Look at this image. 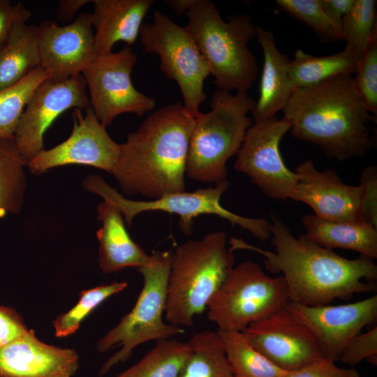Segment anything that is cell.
I'll list each match as a JSON object with an SVG mask.
<instances>
[{
	"mask_svg": "<svg viewBox=\"0 0 377 377\" xmlns=\"http://www.w3.org/2000/svg\"><path fill=\"white\" fill-rule=\"evenodd\" d=\"M271 243L274 251L232 237L229 251L249 250L265 258L267 270L281 273L289 300L306 306L329 304L336 299L348 300L355 294L376 290L377 265L374 259L360 256L355 259L341 256L320 246L305 235L295 237L274 213L271 215Z\"/></svg>",
	"mask_w": 377,
	"mask_h": 377,
	"instance_id": "1",
	"label": "cell"
},
{
	"mask_svg": "<svg viewBox=\"0 0 377 377\" xmlns=\"http://www.w3.org/2000/svg\"><path fill=\"white\" fill-rule=\"evenodd\" d=\"M194 118L177 102L147 117L120 144L112 175L128 195L149 200L185 191V174Z\"/></svg>",
	"mask_w": 377,
	"mask_h": 377,
	"instance_id": "2",
	"label": "cell"
},
{
	"mask_svg": "<svg viewBox=\"0 0 377 377\" xmlns=\"http://www.w3.org/2000/svg\"><path fill=\"white\" fill-rule=\"evenodd\" d=\"M297 139L318 146L330 158H363L375 144L373 117L358 95L351 75L295 89L282 110Z\"/></svg>",
	"mask_w": 377,
	"mask_h": 377,
	"instance_id": "3",
	"label": "cell"
},
{
	"mask_svg": "<svg viewBox=\"0 0 377 377\" xmlns=\"http://www.w3.org/2000/svg\"><path fill=\"white\" fill-rule=\"evenodd\" d=\"M185 27L190 34L219 89L246 92L259 71L249 43L256 37V27L247 14H236L225 21L215 4L195 0L186 13Z\"/></svg>",
	"mask_w": 377,
	"mask_h": 377,
	"instance_id": "4",
	"label": "cell"
},
{
	"mask_svg": "<svg viewBox=\"0 0 377 377\" xmlns=\"http://www.w3.org/2000/svg\"><path fill=\"white\" fill-rule=\"evenodd\" d=\"M223 231L188 240L172 253L165 313L168 323L191 327L234 267L235 255L226 247Z\"/></svg>",
	"mask_w": 377,
	"mask_h": 377,
	"instance_id": "5",
	"label": "cell"
},
{
	"mask_svg": "<svg viewBox=\"0 0 377 377\" xmlns=\"http://www.w3.org/2000/svg\"><path fill=\"white\" fill-rule=\"evenodd\" d=\"M255 101L246 92L217 89L211 110L194 118L186 175L202 183L218 184L227 177L226 163L236 155L253 121L247 114Z\"/></svg>",
	"mask_w": 377,
	"mask_h": 377,
	"instance_id": "6",
	"label": "cell"
},
{
	"mask_svg": "<svg viewBox=\"0 0 377 377\" xmlns=\"http://www.w3.org/2000/svg\"><path fill=\"white\" fill-rule=\"evenodd\" d=\"M151 256L149 265L137 269L142 276L143 285L134 306L97 342L99 353L121 346L119 351L102 364L99 376L105 375L118 363L128 360L134 348L140 344L184 333L183 329L163 320L172 253L154 251Z\"/></svg>",
	"mask_w": 377,
	"mask_h": 377,
	"instance_id": "7",
	"label": "cell"
},
{
	"mask_svg": "<svg viewBox=\"0 0 377 377\" xmlns=\"http://www.w3.org/2000/svg\"><path fill=\"white\" fill-rule=\"evenodd\" d=\"M83 187L87 191L98 195L103 200L116 207L121 213L124 221L130 226L134 218L145 212L161 211L179 216V226L185 235L192 232L193 219L202 214H214L237 225L249 231L254 237L264 241L270 238V226L267 220L249 218L236 214L225 209L220 199L229 188L225 179L212 187L193 192L180 191L146 200H131L108 185L99 175H90L84 178Z\"/></svg>",
	"mask_w": 377,
	"mask_h": 377,
	"instance_id": "8",
	"label": "cell"
},
{
	"mask_svg": "<svg viewBox=\"0 0 377 377\" xmlns=\"http://www.w3.org/2000/svg\"><path fill=\"white\" fill-rule=\"evenodd\" d=\"M289 302L283 276L271 277L258 264L249 260L230 270L208 302L207 316L217 325V331L242 332Z\"/></svg>",
	"mask_w": 377,
	"mask_h": 377,
	"instance_id": "9",
	"label": "cell"
},
{
	"mask_svg": "<svg viewBox=\"0 0 377 377\" xmlns=\"http://www.w3.org/2000/svg\"><path fill=\"white\" fill-rule=\"evenodd\" d=\"M139 36L144 52L157 54L161 71L178 84L185 112L196 117L200 113V105L207 98L204 82L209 72L186 27L156 10L152 22L142 24Z\"/></svg>",
	"mask_w": 377,
	"mask_h": 377,
	"instance_id": "10",
	"label": "cell"
},
{
	"mask_svg": "<svg viewBox=\"0 0 377 377\" xmlns=\"http://www.w3.org/2000/svg\"><path fill=\"white\" fill-rule=\"evenodd\" d=\"M137 55L130 46L94 59L82 72L89 104L104 126L124 113L142 116L156 107L155 100L138 91L131 78Z\"/></svg>",
	"mask_w": 377,
	"mask_h": 377,
	"instance_id": "11",
	"label": "cell"
},
{
	"mask_svg": "<svg viewBox=\"0 0 377 377\" xmlns=\"http://www.w3.org/2000/svg\"><path fill=\"white\" fill-rule=\"evenodd\" d=\"M290 123L276 116L253 123L237 153L234 168L246 174L267 196L286 200L292 197L299 175L285 164L279 149Z\"/></svg>",
	"mask_w": 377,
	"mask_h": 377,
	"instance_id": "12",
	"label": "cell"
},
{
	"mask_svg": "<svg viewBox=\"0 0 377 377\" xmlns=\"http://www.w3.org/2000/svg\"><path fill=\"white\" fill-rule=\"evenodd\" d=\"M82 74L61 82L48 79L35 90L19 120L13 140L26 165L43 148L44 133L63 112L90 105Z\"/></svg>",
	"mask_w": 377,
	"mask_h": 377,
	"instance_id": "13",
	"label": "cell"
},
{
	"mask_svg": "<svg viewBox=\"0 0 377 377\" xmlns=\"http://www.w3.org/2000/svg\"><path fill=\"white\" fill-rule=\"evenodd\" d=\"M73 127L71 135L58 145L43 149L28 163L30 171L41 174L48 170L77 164L95 167L112 174L120 153L114 142L97 119L91 107L73 110Z\"/></svg>",
	"mask_w": 377,
	"mask_h": 377,
	"instance_id": "14",
	"label": "cell"
},
{
	"mask_svg": "<svg viewBox=\"0 0 377 377\" xmlns=\"http://www.w3.org/2000/svg\"><path fill=\"white\" fill-rule=\"evenodd\" d=\"M248 342L286 371L324 357L312 332L284 308L242 332Z\"/></svg>",
	"mask_w": 377,
	"mask_h": 377,
	"instance_id": "15",
	"label": "cell"
},
{
	"mask_svg": "<svg viewBox=\"0 0 377 377\" xmlns=\"http://www.w3.org/2000/svg\"><path fill=\"white\" fill-rule=\"evenodd\" d=\"M285 308L312 332L323 356L336 362L347 343L376 320L377 295L339 305L306 306L289 302Z\"/></svg>",
	"mask_w": 377,
	"mask_h": 377,
	"instance_id": "16",
	"label": "cell"
},
{
	"mask_svg": "<svg viewBox=\"0 0 377 377\" xmlns=\"http://www.w3.org/2000/svg\"><path fill=\"white\" fill-rule=\"evenodd\" d=\"M94 36L91 13H82L64 26L41 22L37 26L40 66L48 80L61 82L80 75L94 59Z\"/></svg>",
	"mask_w": 377,
	"mask_h": 377,
	"instance_id": "17",
	"label": "cell"
},
{
	"mask_svg": "<svg viewBox=\"0 0 377 377\" xmlns=\"http://www.w3.org/2000/svg\"><path fill=\"white\" fill-rule=\"evenodd\" d=\"M299 180L291 200L310 206L318 217L332 221L364 222L362 215L363 188L346 184L331 168L320 171L306 160L295 170Z\"/></svg>",
	"mask_w": 377,
	"mask_h": 377,
	"instance_id": "18",
	"label": "cell"
},
{
	"mask_svg": "<svg viewBox=\"0 0 377 377\" xmlns=\"http://www.w3.org/2000/svg\"><path fill=\"white\" fill-rule=\"evenodd\" d=\"M78 367L74 349L47 344L31 329L0 348V377H73Z\"/></svg>",
	"mask_w": 377,
	"mask_h": 377,
	"instance_id": "19",
	"label": "cell"
},
{
	"mask_svg": "<svg viewBox=\"0 0 377 377\" xmlns=\"http://www.w3.org/2000/svg\"><path fill=\"white\" fill-rule=\"evenodd\" d=\"M154 0H93L91 24L95 28L94 57L112 52L114 45H133L140 35L142 21Z\"/></svg>",
	"mask_w": 377,
	"mask_h": 377,
	"instance_id": "20",
	"label": "cell"
},
{
	"mask_svg": "<svg viewBox=\"0 0 377 377\" xmlns=\"http://www.w3.org/2000/svg\"><path fill=\"white\" fill-rule=\"evenodd\" d=\"M101 227L96 232L98 263L103 274L117 272L126 267L140 268L152 262L149 255L130 237L119 210L103 200L97 206Z\"/></svg>",
	"mask_w": 377,
	"mask_h": 377,
	"instance_id": "21",
	"label": "cell"
},
{
	"mask_svg": "<svg viewBox=\"0 0 377 377\" xmlns=\"http://www.w3.org/2000/svg\"><path fill=\"white\" fill-rule=\"evenodd\" d=\"M256 37L264 56L259 98L251 111L253 123L275 117L288 103L294 86L289 76L290 59L280 52L272 31L256 27Z\"/></svg>",
	"mask_w": 377,
	"mask_h": 377,
	"instance_id": "22",
	"label": "cell"
},
{
	"mask_svg": "<svg viewBox=\"0 0 377 377\" xmlns=\"http://www.w3.org/2000/svg\"><path fill=\"white\" fill-rule=\"evenodd\" d=\"M302 224L305 235L320 246L350 249L360 256L377 258V228L365 222L327 221L309 214L302 217Z\"/></svg>",
	"mask_w": 377,
	"mask_h": 377,
	"instance_id": "23",
	"label": "cell"
},
{
	"mask_svg": "<svg viewBox=\"0 0 377 377\" xmlns=\"http://www.w3.org/2000/svg\"><path fill=\"white\" fill-rule=\"evenodd\" d=\"M359 58L349 47L332 55L316 57L298 49L290 60L289 76L295 89L309 87L333 77L355 74Z\"/></svg>",
	"mask_w": 377,
	"mask_h": 377,
	"instance_id": "24",
	"label": "cell"
},
{
	"mask_svg": "<svg viewBox=\"0 0 377 377\" xmlns=\"http://www.w3.org/2000/svg\"><path fill=\"white\" fill-rule=\"evenodd\" d=\"M38 66L37 26L20 24L0 52V91L17 83Z\"/></svg>",
	"mask_w": 377,
	"mask_h": 377,
	"instance_id": "25",
	"label": "cell"
},
{
	"mask_svg": "<svg viewBox=\"0 0 377 377\" xmlns=\"http://www.w3.org/2000/svg\"><path fill=\"white\" fill-rule=\"evenodd\" d=\"M188 342L192 353L177 377H234L217 331L200 332Z\"/></svg>",
	"mask_w": 377,
	"mask_h": 377,
	"instance_id": "26",
	"label": "cell"
},
{
	"mask_svg": "<svg viewBox=\"0 0 377 377\" xmlns=\"http://www.w3.org/2000/svg\"><path fill=\"white\" fill-rule=\"evenodd\" d=\"M191 353L188 341L158 340L139 362L115 377H177Z\"/></svg>",
	"mask_w": 377,
	"mask_h": 377,
	"instance_id": "27",
	"label": "cell"
},
{
	"mask_svg": "<svg viewBox=\"0 0 377 377\" xmlns=\"http://www.w3.org/2000/svg\"><path fill=\"white\" fill-rule=\"evenodd\" d=\"M25 165L13 139L0 140V226L6 216L21 211L27 188Z\"/></svg>",
	"mask_w": 377,
	"mask_h": 377,
	"instance_id": "28",
	"label": "cell"
},
{
	"mask_svg": "<svg viewBox=\"0 0 377 377\" xmlns=\"http://www.w3.org/2000/svg\"><path fill=\"white\" fill-rule=\"evenodd\" d=\"M234 377H284L281 369L256 348L239 332L217 331Z\"/></svg>",
	"mask_w": 377,
	"mask_h": 377,
	"instance_id": "29",
	"label": "cell"
},
{
	"mask_svg": "<svg viewBox=\"0 0 377 377\" xmlns=\"http://www.w3.org/2000/svg\"><path fill=\"white\" fill-rule=\"evenodd\" d=\"M47 79V73L38 66L17 83L0 91V140L13 139L28 101Z\"/></svg>",
	"mask_w": 377,
	"mask_h": 377,
	"instance_id": "30",
	"label": "cell"
},
{
	"mask_svg": "<svg viewBox=\"0 0 377 377\" xmlns=\"http://www.w3.org/2000/svg\"><path fill=\"white\" fill-rule=\"evenodd\" d=\"M126 282L114 281L81 291L77 304L59 315L53 321L56 337H66L75 332L83 320L110 297L123 291Z\"/></svg>",
	"mask_w": 377,
	"mask_h": 377,
	"instance_id": "31",
	"label": "cell"
},
{
	"mask_svg": "<svg viewBox=\"0 0 377 377\" xmlns=\"http://www.w3.org/2000/svg\"><path fill=\"white\" fill-rule=\"evenodd\" d=\"M343 39L360 60L373 34L377 31L376 1L355 0L343 17L341 24Z\"/></svg>",
	"mask_w": 377,
	"mask_h": 377,
	"instance_id": "32",
	"label": "cell"
},
{
	"mask_svg": "<svg viewBox=\"0 0 377 377\" xmlns=\"http://www.w3.org/2000/svg\"><path fill=\"white\" fill-rule=\"evenodd\" d=\"M279 8L311 27L320 36L342 40L341 28L322 8L319 0H276Z\"/></svg>",
	"mask_w": 377,
	"mask_h": 377,
	"instance_id": "33",
	"label": "cell"
},
{
	"mask_svg": "<svg viewBox=\"0 0 377 377\" xmlns=\"http://www.w3.org/2000/svg\"><path fill=\"white\" fill-rule=\"evenodd\" d=\"M355 88L369 112L377 115V31L369 41L359 61Z\"/></svg>",
	"mask_w": 377,
	"mask_h": 377,
	"instance_id": "34",
	"label": "cell"
},
{
	"mask_svg": "<svg viewBox=\"0 0 377 377\" xmlns=\"http://www.w3.org/2000/svg\"><path fill=\"white\" fill-rule=\"evenodd\" d=\"M363 360L377 363V327L354 337L342 350L339 360L350 367Z\"/></svg>",
	"mask_w": 377,
	"mask_h": 377,
	"instance_id": "35",
	"label": "cell"
},
{
	"mask_svg": "<svg viewBox=\"0 0 377 377\" xmlns=\"http://www.w3.org/2000/svg\"><path fill=\"white\" fill-rule=\"evenodd\" d=\"M284 377H360V374L353 368H341L334 360L322 357L296 370L287 371Z\"/></svg>",
	"mask_w": 377,
	"mask_h": 377,
	"instance_id": "36",
	"label": "cell"
},
{
	"mask_svg": "<svg viewBox=\"0 0 377 377\" xmlns=\"http://www.w3.org/2000/svg\"><path fill=\"white\" fill-rule=\"evenodd\" d=\"M31 15L21 3L13 5L8 0H0V52L9 42L15 28L27 23Z\"/></svg>",
	"mask_w": 377,
	"mask_h": 377,
	"instance_id": "37",
	"label": "cell"
},
{
	"mask_svg": "<svg viewBox=\"0 0 377 377\" xmlns=\"http://www.w3.org/2000/svg\"><path fill=\"white\" fill-rule=\"evenodd\" d=\"M360 181L363 188L362 219L365 223L377 228V166L364 168Z\"/></svg>",
	"mask_w": 377,
	"mask_h": 377,
	"instance_id": "38",
	"label": "cell"
},
{
	"mask_svg": "<svg viewBox=\"0 0 377 377\" xmlns=\"http://www.w3.org/2000/svg\"><path fill=\"white\" fill-rule=\"evenodd\" d=\"M28 330L22 317L15 309L0 305V348Z\"/></svg>",
	"mask_w": 377,
	"mask_h": 377,
	"instance_id": "39",
	"label": "cell"
},
{
	"mask_svg": "<svg viewBox=\"0 0 377 377\" xmlns=\"http://www.w3.org/2000/svg\"><path fill=\"white\" fill-rule=\"evenodd\" d=\"M327 17L341 28L343 17L354 4L355 0H319Z\"/></svg>",
	"mask_w": 377,
	"mask_h": 377,
	"instance_id": "40",
	"label": "cell"
},
{
	"mask_svg": "<svg viewBox=\"0 0 377 377\" xmlns=\"http://www.w3.org/2000/svg\"><path fill=\"white\" fill-rule=\"evenodd\" d=\"M93 1V0H92ZM91 0H61L57 3L56 17L60 22L72 21L77 10Z\"/></svg>",
	"mask_w": 377,
	"mask_h": 377,
	"instance_id": "41",
	"label": "cell"
},
{
	"mask_svg": "<svg viewBox=\"0 0 377 377\" xmlns=\"http://www.w3.org/2000/svg\"><path fill=\"white\" fill-rule=\"evenodd\" d=\"M195 0H167L166 3L171 9L177 14L182 15L187 13L195 3Z\"/></svg>",
	"mask_w": 377,
	"mask_h": 377,
	"instance_id": "42",
	"label": "cell"
}]
</instances>
